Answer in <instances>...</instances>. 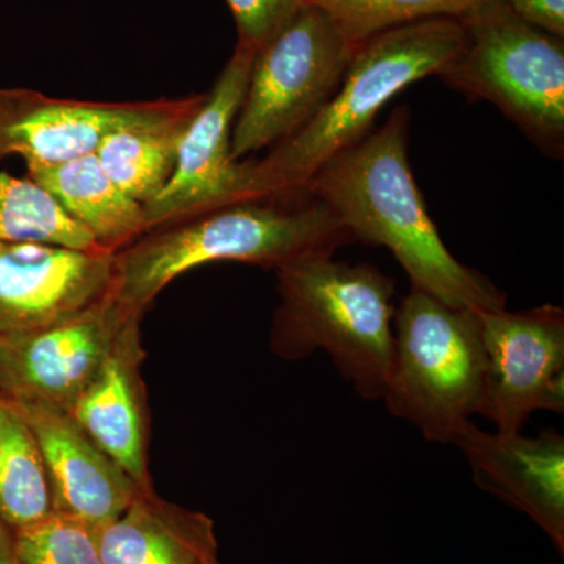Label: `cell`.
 <instances>
[{
  "instance_id": "6da1fadb",
  "label": "cell",
  "mask_w": 564,
  "mask_h": 564,
  "mask_svg": "<svg viewBox=\"0 0 564 564\" xmlns=\"http://www.w3.org/2000/svg\"><path fill=\"white\" fill-rule=\"evenodd\" d=\"M408 143L410 107L400 106L383 128L323 163L303 193L325 204L352 240L388 248L415 291L452 307L505 310V293L445 247L415 184Z\"/></svg>"
},
{
  "instance_id": "603a6c76",
  "label": "cell",
  "mask_w": 564,
  "mask_h": 564,
  "mask_svg": "<svg viewBox=\"0 0 564 564\" xmlns=\"http://www.w3.org/2000/svg\"><path fill=\"white\" fill-rule=\"evenodd\" d=\"M236 21L237 43L258 51L310 0H226Z\"/></svg>"
},
{
  "instance_id": "484cf974",
  "label": "cell",
  "mask_w": 564,
  "mask_h": 564,
  "mask_svg": "<svg viewBox=\"0 0 564 564\" xmlns=\"http://www.w3.org/2000/svg\"><path fill=\"white\" fill-rule=\"evenodd\" d=\"M215 564H221V563H220V562H217V563H215Z\"/></svg>"
},
{
  "instance_id": "cb8c5ba5",
  "label": "cell",
  "mask_w": 564,
  "mask_h": 564,
  "mask_svg": "<svg viewBox=\"0 0 564 564\" xmlns=\"http://www.w3.org/2000/svg\"><path fill=\"white\" fill-rule=\"evenodd\" d=\"M522 20L564 36V0H503Z\"/></svg>"
},
{
  "instance_id": "9a60e30c",
  "label": "cell",
  "mask_w": 564,
  "mask_h": 564,
  "mask_svg": "<svg viewBox=\"0 0 564 564\" xmlns=\"http://www.w3.org/2000/svg\"><path fill=\"white\" fill-rule=\"evenodd\" d=\"M141 318L126 323L90 386L66 413L113 459L141 491H154L148 459L150 410L141 375L144 361Z\"/></svg>"
},
{
  "instance_id": "d6986e66",
  "label": "cell",
  "mask_w": 564,
  "mask_h": 564,
  "mask_svg": "<svg viewBox=\"0 0 564 564\" xmlns=\"http://www.w3.org/2000/svg\"><path fill=\"white\" fill-rule=\"evenodd\" d=\"M51 511L50 481L35 434L0 392V521L14 532Z\"/></svg>"
},
{
  "instance_id": "8fae6325",
  "label": "cell",
  "mask_w": 564,
  "mask_h": 564,
  "mask_svg": "<svg viewBox=\"0 0 564 564\" xmlns=\"http://www.w3.org/2000/svg\"><path fill=\"white\" fill-rule=\"evenodd\" d=\"M115 252L0 242V340L57 325L113 289Z\"/></svg>"
},
{
  "instance_id": "7402d4cb",
  "label": "cell",
  "mask_w": 564,
  "mask_h": 564,
  "mask_svg": "<svg viewBox=\"0 0 564 564\" xmlns=\"http://www.w3.org/2000/svg\"><path fill=\"white\" fill-rule=\"evenodd\" d=\"M14 545L20 564H102L96 530L55 511L14 530Z\"/></svg>"
},
{
  "instance_id": "7a4b0ae2",
  "label": "cell",
  "mask_w": 564,
  "mask_h": 564,
  "mask_svg": "<svg viewBox=\"0 0 564 564\" xmlns=\"http://www.w3.org/2000/svg\"><path fill=\"white\" fill-rule=\"evenodd\" d=\"M350 240L339 218L311 196L243 199L159 226L115 252L113 292L144 314L170 282L198 267L239 262L278 270Z\"/></svg>"
},
{
  "instance_id": "2e32d148",
  "label": "cell",
  "mask_w": 564,
  "mask_h": 564,
  "mask_svg": "<svg viewBox=\"0 0 564 564\" xmlns=\"http://www.w3.org/2000/svg\"><path fill=\"white\" fill-rule=\"evenodd\" d=\"M102 564H215L214 521L141 492L120 518L96 530Z\"/></svg>"
},
{
  "instance_id": "277c9868",
  "label": "cell",
  "mask_w": 564,
  "mask_h": 564,
  "mask_svg": "<svg viewBox=\"0 0 564 564\" xmlns=\"http://www.w3.org/2000/svg\"><path fill=\"white\" fill-rule=\"evenodd\" d=\"M276 280L274 355L296 361L326 351L362 399H383L393 359L392 278L370 263L313 252L278 269Z\"/></svg>"
},
{
  "instance_id": "9c48e42d",
  "label": "cell",
  "mask_w": 564,
  "mask_h": 564,
  "mask_svg": "<svg viewBox=\"0 0 564 564\" xmlns=\"http://www.w3.org/2000/svg\"><path fill=\"white\" fill-rule=\"evenodd\" d=\"M486 355L484 417L499 433H521L541 410L564 411V313L543 304L525 313L480 311Z\"/></svg>"
},
{
  "instance_id": "d4e9b609",
  "label": "cell",
  "mask_w": 564,
  "mask_h": 564,
  "mask_svg": "<svg viewBox=\"0 0 564 564\" xmlns=\"http://www.w3.org/2000/svg\"><path fill=\"white\" fill-rule=\"evenodd\" d=\"M0 564H20L14 545V532L0 521Z\"/></svg>"
},
{
  "instance_id": "5b68a950",
  "label": "cell",
  "mask_w": 564,
  "mask_h": 564,
  "mask_svg": "<svg viewBox=\"0 0 564 564\" xmlns=\"http://www.w3.org/2000/svg\"><path fill=\"white\" fill-rule=\"evenodd\" d=\"M486 355L480 311L411 289L393 318V359L383 400L426 441L451 443L484 413Z\"/></svg>"
},
{
  "instance_id": "ffe728a7",
  "label": "cell",
  "mask_w": 564,
  "mask_h": 564,
  "mask_svg": "<svg viewBox=\"0 0 564 564\" xmlns=\"http://www.w3.org/2000/svg\"><path fill=\"white\" fill-rule=\"evenodd\" d=\"M0 242H36L74 250H102L90 234L70 220L50 193L44 192L29 177L20 180L2 170Z\"/></svg>"
},
{
  "instance_id": "ac0fdd59",
  "label": "cell",
  "mask_w": 564,
  "mask_h": 564,
  "mask_svg": "<svg viewBox=\"0 0 564 564\" xmlns=\"http://www.w3.org/2000/svg\"><path fill=\"white\" fill-rule=\"evenodd\" d=\"M204 101L191 95L166 117L110 133L95 154L110 180L126 195L147 206L169 184L188 122Z\"/></svg>"
},
{
  "instance_id": "ba28073f",
  "label": "cell",
  "mask_w": 564,
  "mask_h": 564,
  "mask_svg": "<svg viewBox=\"0 0 564 564\" xmlns=\"http://www.w3.org/2000/svg\"><path fill=\"white\" fill-rule=\"evenodd\" d=\"M254 51L237 43L180 143L169 184L143 206L148 231L202 212L243 202L250 161L231 154L234 122L242 106ZM147 231V232H148Z\"/></svg>"
},
{
  "instance_id": "8992f818",
  "label": "cell",
  "mask_w": 564,
  "mask_h": 564,
  "mask_svg": "<svg viewBox=\"0 0 564 564\" xmlns=\"http://www.w3.org/2000/svg\"><path fill=\"white\" fill-rule=\"evenodd\" d=\"M462 51L437 76L473 99L492 102L547 154L564 148V41L522 20L503 0L458 18Z\"/></svg>"
},
{
  "instance_id": "52a82bcc",
  "label": "cell",
  "mask_w": 564,
  "mask_h": 564,
  "mask_svg": "<svg viewBox=\"0 0 564 564\" xmlns=\"http://www.w3.org/2000/svg\"><path fill=\"white\" fill-rule=\"evenodd\" d=\"M355 51L321 7L310 2L296 11L254 52L234 122L232 158L274 148L313 120L343 84Z\"/></svg>"
},
{
  "instance_id": "e0dca14e",
  "label": "cell",
  "mask_w": 564,
  "mask_h": 564,
  "mask_svg": "<svg viewBox=\"0 0 564 564\" xmlns=\"http://www.w3.org/2000/svg\"><path fill=\"white\" fill-rule=\"evenodd\" d=\"M28 177L50 193L63 212L109 252L147 234L143 204L110 180L96 154L57 165H25Z\"/></svg>"
},
{
  "instance_id": "30bf717a",
  "label": "cell",
  "mask_w": 564,
  "mask_h": 564,
  "mask_svg": "<svg viewBox=\"0 0 564 564\" xmlns=\"http://www.w3.org/2000/svg\"><path fill=\"white\" fill-rule=\"evenodd\" d=\"M115 295L41 332L0 340V392L68 411L133 315Z\"/></svg>"
},
{
  "instance_id": "4fadbf2b",
  "label": "cell",
  "mask_w": 564,
  "mask_h": 564,
  "mask_svg": "<svg viewBox=\"0 0 564 564\" xmlns=\"http://www.w3.org/2000/svg\"><path fill=\"white\" fill-rule=\"evenodd\" d=\"M452 444L466 456L474 481L518 508L564 554V437L543 430L536 437L489 433L464 423Z\"/></svg>"
},
{
  "instance_id": "5bb4252c",
  "label": "cell",
  "mask_w": 564,
  "mask_h": 564,
  "mask_svg": "<svg viewBox=\"0 0 564 564\" xmlns=\"http://www.w3.org/2000/svg\"><path fill=\"white\" fill-rule=\"evenodd\" d=\"M9 399L40 445L52 511L98 530L120 518L143 492L66 411L32 400Z\"/></svg>"
},
{
  "instance_id": "3957f363",
  "label": "cell",
  "mask_w": 564,
  "mask_h": 564,
  "mask_svg": "<svg viewBox=\"0 0 564 564\" xmlns=\"http://www.w3.org/2000/svg\"><path fill=\"white\" fill-rule=\"evenodd\" d=\"M463 44V25L455 18L411 22L356 44L329 102L261 161H250L245 199L304 195L323 163L364 139L397 93L437 76Z\"/></svg>"
},
{
  "instance_id": "7c38bea8",
  "label": "cell",
  "mask_w": 564,
  "mask_h": 564,
  "mask_svg": "<svg viewBox=\"0 0 564 564\" xmlns=\"http://www.w3.org/2000/svg\"><path fill=\"white\" fill-rule=\"evenodd\" d=\"M185 99L91 102L0 88V161L21 155L25 165H57L95 154L110 133L166 117Z\"/></svg>"
},
{
  "instance_id": "44dd1931",
  "label": "cell",
  "mask_w": 564,
  "mask_h": 564,
  "mask_svg": "<svg viewBox=\"0 0 564 564\" xmlns=\"http://www.w3.org/2000/svg\"><path fill=\"white\" fill-rule=\"evenodd\" d=\"M325 10L352 44L399 25L462 18L486 0H310Z\"/></svg>"
}]
</instances>
